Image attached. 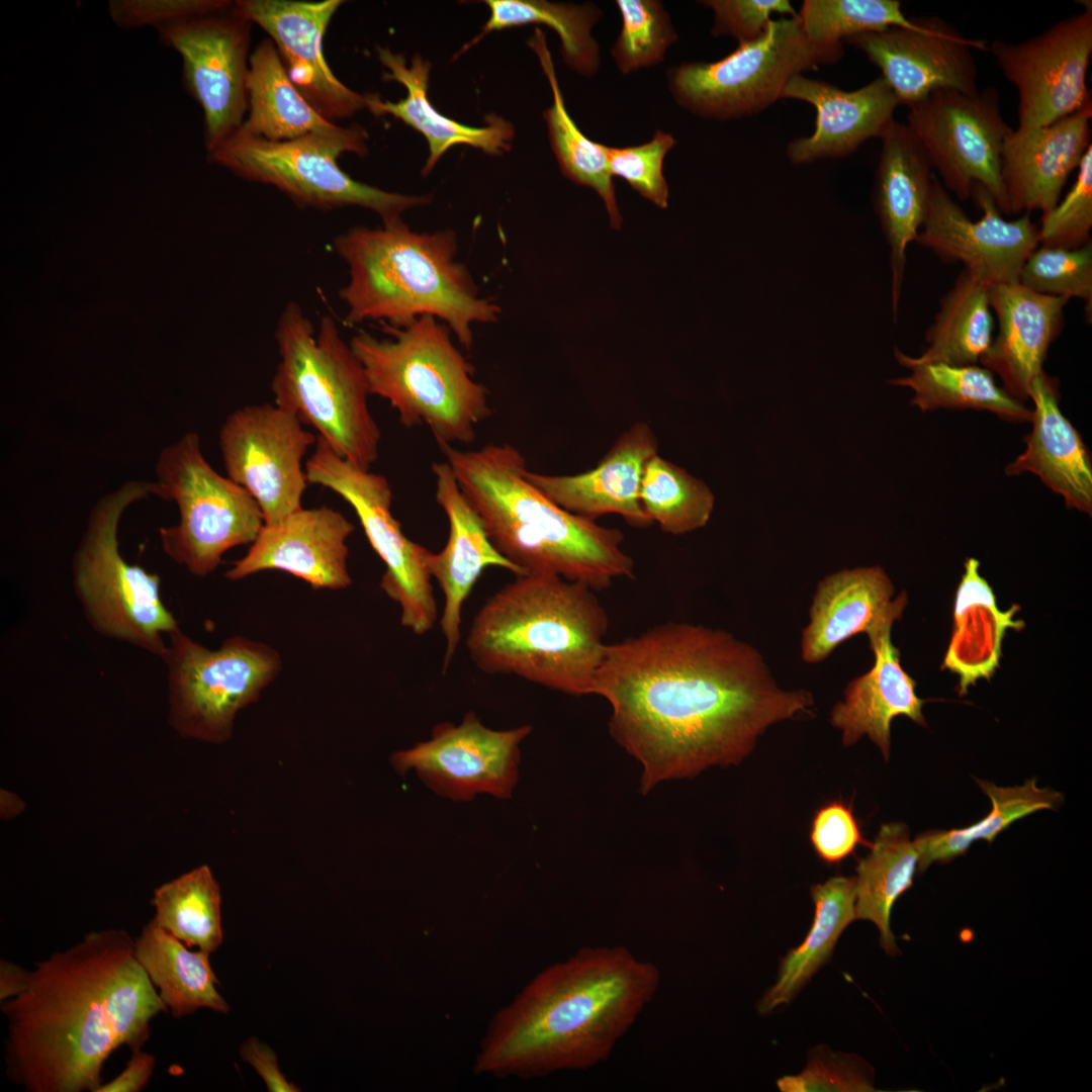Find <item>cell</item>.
Returning <instances> with one entry per match:
<instances>
[{
	"mask_svg": "<svg viewBox=\"0 0 1092 1092\" xmlns=\"http://www.w3.org/2000/svg\"><path fill=\"white\" fill-rule=\"evenodd\" d=\"M593 695L609 703L612 738L641 765L642 794L740 763L768 727L813 706L810 692L779 687L750 644L687 622L608 643Z\"/></svg>",
	"mask_w": 1092,
	"mask_h": 1092,
	"instance_id": "cell-1",
	"label": "cell"
},
{
	"mask_svg": "<svg viewBox=\"0 0 1092 1092\" xmlns=\"http://www.w3.org/2000/svg\"><path fill=\"white\" fill-rule=\"evenodd\" d=\"M1 1010L6 1074L27 1092H95L109 1056L142 1050L151 1020L168 1012L123 929L89 932L36 963Z\"/></svg>",
	"mask_w": 1092,
	"mask_h": 1092,
	"instance_id": "cell-2",
	"label": "cell"
},
{
	"mask_svg": "<svg viewBox=\"0 0 1092 1092\" xmlns=\"http://www.w3.org/2000/svg\"><path fill=\"white\" fill-rule=\"evenodd\" d=\"M653 964L625 946L582 947L538 973L492 1017L477 1074L535 1078L596 1066L654 997Z\"/></svg>",
	"mask_w": 1092,
	"mask_h": 1092,
	"instance_id": "cell-3",
	"label": "cell"
},
{
	"mask_svg": "<svg viewBox=\"0 0 1092 1092\" xmlns=\"http://www.w3.org/2000/svg\"><path fill=\"white\" fill-rule=\"evenodd\" d=\"M497 551L523 574H552L596 592L634 574L624 535L559 507L531 483L510 444L440 447Z\"/></svg>",
	"mask_w": 1092,
	"mask_h": 1092,
	"instance_id": "cell-4",
	"label": "cell"
},
{
	"mask_svg": "<svg viewBox=\"0 0 1092 1092\" xmlns=\"http://www.w3.org/2000/svg\"><path fill=\"white\" fill-rule=\"evenodd\" d=\"M596 593L558 575H518L474 616L465 641L469 657L485 673L593 695L609 627Z\"/></svg>",
	"mask_w": 1092,
	"mask_h": 1092,
	"instance_id": "cell-5",
	"label": "cell"
},
{
	"mask_svg": "<svg viewBox=\"0 0 1092 1092\" xmlns=\"http://www.w3.org/2000/svg\"><path fill=\"white\" fill-rule=\"evenodd\" d=\"M457 248L453 231L419 233L401 218L339 235L334 249L349 272L339 291L346 324L374 321L401 328L432 315L469 350L473 326L496 322L500 307L479 294L468 268L456 259Z\"/></svg>",
	"mask_w": 1092,
	"mask_h": 1092,
	"instance_id": "cell-6",
	"label": "cell"
},
{
	"mask_svg": "<svg viewBox=\"0 0 1092 1092\" xmlns=\"http://www.w3.org/2000/svg\"><path fill=\"white\" fill-rule=\"evenodd\" d=\"M382 327L386 339L360 331L349 342L370 395L386 399L404 427H428L440 447L472 443L476 427L491 415L488 393L449 328L432 315Z\"/></svg>",
	"mask_w": 1092,
	"mask_h": 1092,
	"instance_id": "cell-7",
	"label": "cell"
},
{
	"mask_svg": "<svg viewBox=\"0 0 1092 1092\" xmlns=\"http://www.w3.org/2000/svg\"><path fill=\"white\" fill-rule=\"evenodd\" d=\"M275 339L274 403L312 426L340 456L370 470L381 432L368 407L363 367L335 321L326 315L315 330L300 305L288 302Z\"/></svg>",
	"mask_w": 1092,
	"mask_h": 1092,
	"instance_id": "cell-8",
	"label": "cell"
},
{
	"mask_svg": "<svg viewBox=\"0 0 1092 1092\" xmlns=\"http://www.w3.org/2000/svg\"><path fill=\"white\" fill-rule=\"evenodd\" d=\"M151 494L164 497L158 481L131 480L97 502L73 559V585L97 633L162 657L164 635L178 623L162 601L159 575L127 563L118 546L123 512Z\"/></svg>",
	"mask_w": 1092,
	"mask_h": 1092,
	"instance_id": "cell-9",
	"label": "cell"
},
{
	"mask_svg": "<svg viewBox=\"0 0 1092 1092\" xmlns=\"http://www.w3.org/2000/svg\"><path fill=\"white\" fill-rule=\"evenodd\" d=\"M843 47L818 46L798 15L772 18L756 39L713 62H682L666 72L675 103L704 119L727 121L758 114L782 99L795 76L834 64Z\"/></svg>",
	"mask_w": 1092,
	"mask_h": 1092,
	"instance_id": "cell-10",
	"label": "cell"
},
{
	"mask_svg": "<svg viewBox=\"0 0 1092 1092\" xmlns=\"http://www.w3.org/2000/svg\"><path fill=\"white\" fill-rule=\"evenodd\" d=\"M156 473L165 500H174L179 522L159 529L163 551L192 575L203 577L230 549L252 544L264 526L262 511L241 485L217 473L190 432L160 454Z\"/></svg>",
	"mask_w": 1092,
	"mask_h": 1092,
	"instance_id": "cell-11",
	"label": "cell"
},
{
	"mask_svg": "<svg viewBox=\"0 0 1092 1092\" xmlns=\"http://www.w3.org/2000/svg\"><path fill=\"white\" fill-rule=\"evenodd\" d=\"M344 153L364 157L367 142L314 134L272 142L236 131L208 157L246 180L276 187L300 206L327 210L359 206L377 213L382 223L431 202L429 196L385 191L353 179L337 162Z\"/></svg>",
	"mask_w": 1092,
	"mask_h": 1092,
	"instance_id": "cell-12",
	"label": "cell"
},
{
	"mask_svg": "<svg viewBox=\"0 0 1092 1092\" xmlns=\"http://www.w3.org/2000/svg\"><path fill=\"white\" fill-rule=\"evenodd\" d=\"M161 657L167 668L169 719L184 737L211 743L231 738L237 713L254 703L281 670L279 653L242 636L215 650L180 628L168 634Z\"/></svg>",
	"mask_w": 1092,
	"mask_h": 1092,
	"instance_id": "cell-13",
	"label": "cell"
},
{
	"mask_svg": "<svg viewBox=\"0 0 1092 1092\" xmlns=\"http://www.w3.org/2000/svg\"><path fill=\"white\" fill-rule=\"evenodd\" d=\"M304 469L308 483L330 488L355 511L385 565L379 586L399 606L400 624L419 636L431 631L438 618L428 565L431 551L408 539L393 517L387 478L343 458L321 436Z\"/></svg>",
	"mask_w": 1092,
	"mask_h": 1092,
	"instance_id": "cell-14",
	"label": "cell"
},
{
	"mask_svg": "<svg viewBox=\"0 0 1092 1092\" xmlns=\"http://www.w3.org/2000/svg\"><path fill=\"white\" fill-rule=\"evenodd\" d=\"M907 125L948 192L964 201L980 185L1010 215L1001 156L1012 128L1003 118L995 87L973 94L936 90L909 108Z\"/></svg>",
	"mask_w": 1092,
	"mask_h": 1092,
	"instance_id": "cell-15",
	"label": "cell"
},
{
	"mask_svg": "<svg viewBox=\"0 0 1092 1092\" xmlns=\"http://www.w3.org/2000/svg\"><path fill=\"white\" fill-rule=\"evenodd\" d=\"M252 22L233 5L158 28L182 59V81L203 112L208 153L243 124L248 109Z\"/></svg>",
	"mask_w": 1092,
	"mask_h": 1092,
	"instance_id": "cell-16",
	"label": "cell"
},
{
	"mask_svg": "<svg viewBox=\"0 0 1092 1092\" xmlns=\"http://www.w3.org/2000/svg\"><path fill=\"white\" fill-rule=\"evenodd\" d=\"M315 442L295 415L275 403L246 405L225 419L219 448L228 477L255 498L264 525L302 508L308 483L302 458Z\"/></svg>",
	"mask_w": 1092,
	"mask_h": 1092,
	"instance_id": "cell-17",
	"label": "cell"
},
{
	"mask_svg": "<svg viewBox=\"0 0 1092 1092\" xmlns=\"http://www.w3.org/2000/svg\"><path fill=\"white\" fill-rule=\"evenodd\" d=\"M532 727L495 730L467 712L459 724L442 722L431 737L390 756L400 776L413 770L437 795L469 802L486 794L509 799L519 781L522 742Z\"/></svg>",
	"mask_w": 1092,
	"mask_h": 1092,
	"instance_id": "cell-18",
	"label": "cell"
},
{
	"mask_svg": "<svg viewBox=\"0 0 1092 1092\" xmlns=\"http://www.w3.org/2000/svg\"><path fill=\"white\" fill-rule=\"evenodd\" d=\"M1027 40L995 39L990 51L1019 96L1018 128L1051 124L1091 102L1092 3Z\"/></svg>",
	"mask_w": 1092,
	"mask_h": 1092,
	"instance_id": "cell-19",
	"label": "cell"
},
{
	"mask_svg": "<svg viewBox=\"0 0 1092 1092\" xmlns=\"http://www.w3.org/2000/svg\"><path fill=\"white\" fill-rule=\"evenodd\" d=\"M972 196L982 210L978 220L966 214L934 176L915 242L944 263L961 262L990 286L1018 283L1026 258L1039 246L1038 225L1030 213L1006 220L991 194L980 185L974 186Z\"/></svg>",
	"mask_w": 1092,
	"mask_h": 1092,
	"instance_id": "cell-20",
	"label": "cell"
},
{
	"mask_svg": "<svg viewBox=\"0 0 1092 1092\" xmlns=\"http://www.w3.org/2000/svg\"><path fill=\"white\" fill-rule=\"evenodd\" d=\"M921 21L919 29L891 27L845 42L881 70L899 104L908 108L936 90L978 92L972 50H987L986 42L962 35L936 17Z\"/></svg>",
	"mask_w": 1092,
	"mask_h": 1092,
	"instance_id": "cell-21",
	"label": "cell"
},
{
	"mask_svg": "<svg viewBox=\"0 0 1092 1092\" xmlns=\"http://www.w3.org/2000/svg\"><path fill=\"white\" fill-rule=\"evenodd\" d=\"M343 1L238 0L236 9L265 30L290 81L328 120L367 108L366 95L343 84L326 62L323 39Z\"/></svg>",
	"mask_w": 1092,
	"mask_h": 1092,
	"instance_id": "cell-22",
	"label": "cell"
},
{
	"mask_svg": "<svg viewBox=\"0 0 1092 1092\" xmlns=\"http://www.w3.org/2000/svg\"><path fill=\"white\" fill-rule=\"evenodd\" d=\"M354 525L340 512L322 506L299 509L280 522L264 525L247 554L225 572L239 580L263 570H282L313 589H343L352 583L347 540Z\"/></svg>",
	"mask_w": 1092,
	"mask_h": 1092,
	"instance_id": "cell-23",
	"label": "cell"
},
{
	"mask_svg": "<svg viewBox=\"0 0 1092 1092\" xmlns=\"http://www.w3.org/2000/svg\"><path fill=\"white\" fill-rule=\"evenodd\" d=\"M431 468L435 498L449 523L446 545L438 553L431 552L428 561L431 576L444 596L439 623L445 639L442 671L446 673L460 642L464 603L482 571L495 566L516 576L522 572L493 546L448 462H434Z\"/></svg>",
	"mask_w": 1092,
	"mask_h": 1092,
	"instance_id": "cell-24",
	"label": "cell"
},
{
	"mask_svg": "<svg viewBox=\"0 0 1092 1092\" xmlns=\"http://www.w3.org/2000/svg\"><path fill=\"white\" fill-rule=\"evenodd\" d=\"M782 99L809 103L816 112L813 132L787 146V158L794 165L853 154L868 140L882 136L895 120L894 113L900 105L882 76L846 91L800 74L788 82Z\"/></svg>",
	"mask_w": 1092,
	"mask_h": 1092,
	"instance_id": "cell-25",
	"label": "cell"
},
{
	"mask_svg": "<svg viewBox=\"0 0 1092 1092\" xmlns=\"http://www.w3.org/2000/svg\"><path fill=\"white\" fill-rule=\"evenodd\" d=\"M1092 102L1051 124L1012 129L1001 156L1009 213L1052 210L1091 146Z\"/></svg>",
	"mask_w": 1092,
	"mask_h": 1092,
	"instance_id": "cell-26",
	"label": "cell"
},
{
	"mask_svg": "<svg viewBox=\"0 0 1092 1092\" xmlns=\"http://www.w3.org/2000/svg\"><path fill=\"white\" fill-rule=\"evenodd\" d=\"M657 439L644 422L621 434L608 453L590 470L573 475H546L526 470L527 479L564 510L596 520L616 514L630 526L646 528L653 523L640 503L645 467L657 454Z\"/></svg>",
	"mask_w": 1092,
	"mask_h": 1092,
	"instance_id": "cell-27",
	"label": "cell"
},
{
	"mask_svg": "<svg viewBox=\"0 0 1092 1092\" xmlns=\"http://www.w3.org/2000/svg\"><path fill=\"white\" fill-rule=\"evenodd\" d=\"M894 585L880 566L842 569L817 584L802 631L801 657L807 663L826 659L851 637L869 639L892 630L907 605L906 593L893 599Z\"/></svg>",
	"mask_w": 1092,
	"mask_h": 1092,
	"instance_id": "cell-28",
	"label": "cell"
},
{
	"mask_svg": "<svg viewBox=\"0 0 1092 1092\" xmlns=\"http://www.w3.org/2000/svg\"><path fill=\"white\" fill-rule=\"evenodd\" d=\"M989 297L999 331L980 363L1000 377L1011 396L1024 402L1043 371L1051 345L1063 331L1070 299L1034 292L1019 282L991 285Z\"/></svg>",
	"mask_w": 1092,
	"mask_h": 1092,
	"instance_id": "cell-29",
	"label": "cell"
},
{
	"mask_svg": "<svg viewBox=\"0 0 1092 1092\" xmlns=\"http://www.w3.org/2000/svg\"><path fill=\"white\" fill-rule=\"evenodd\" d=\"M881 156L873 202L890 247L894 320L902 290L906 250L923 223L933 178L932 166L907 124L894 120L880 138Z\"/></svg>",
	"mask_w": 1092,
	"mask_h": 1092,
	"instance_id": "cell-30",
	"label": "cell"
},
{
	"mask_svg": "<svg viewBox=\"0 0 1092 1092\" xmlns=\"http://www.w3.org/2000/svg\"><path fill=\"white\" fill-rule=\"evenodd\" d=\"M1029 398L1034 407L1032 429L1024 438L1026 448L1006 466L1005 473L1030 472L1060 494L1068 508L1091 515V457L1080 433L1060 408L1058 379L1042 371L1032 383Z\"/></svg>",
	"mask_w": 1092,
	"mask_h": 1092,
	"instance_id": "cell-31",
	"label": "cell"
},
{
	"mask_svg": "<svg viewBox=\"0 0 1092 1092\" xmlns=\"http://www.w3.org/2000/svg\"><path fill=\"white\" fill-rule=\"evenodd\" d=\"M377 56L386 69L382 78L395 81L406 89V97L392 102L376 94H367V108L375 116L392 115L420 131L429 147V156L422 175H428L439 159L451 147L467 145L489 155H499L511 150L515 136L514 126L505 118L491 115L483 126H470L442 115L428 97L431 63L416 55L407 66L401 54L388 48H377Z\"/></svg>",
	"mask_w": 1092,
	"mask_h": 1092,
	"instance_id": "cell-32",
	"label": "cell"
},
{
	"mask_svg": "<svg viewBox=\"0 0 1092 1092\" xmlns=\"http://www.w3.org/2000/svg\"><path fill=\"white\" fill-rule=\"evenodd\" d=\"M875 661L872 668L850 680L844 698L836 703L830 715L831 724L841 732L844 746L856 743L867 735L889 759L891 723L897 716H906L926 727L922 713L925 700L915 691L916 681L900 663V652L891 640V630L869 639Z\"/></svg>",
	"mask_w": 1092,
	"mask_h": 1092,
	"instance_id": "cell-33",
	"label": "cell"
},
{
	"mask_svg": "<svg viewBox=\"0 0 1092 1092\" xmlns=\"http://www.w3.org/2000/svg\"><path fill=\"white\" fill-rule=\"evenodd\" d=\"M248 75L249 115L237 130L267 141H291L320 135L342 141L367 142L359 124L339 126L326 119L289 79L278 51L270 38L263 39L250 56Z\"/></svg>",
	"mask_w": 1092,
	"mask_h": 1092,
	"instance_id": "cell-34",
	"label": "cell"
},
{
	"mask_svg": "<svg viewBox=\"0 0 1092 1092\" xmlns=\"http://www.w3.org/2000/svg\"><path fill=\"white\" fill-rule=\"evenodd\" d=\"M980 562L968 558L953 604V629L942 663L959 676V694L968 693L979 679L989 680L999 666L1001 647L1009 628L1020 631L1014 619L1019 606L1001 611L989 582L979 572Z\"/></svg>",
	"mask_w": 1092,
	"mask_h": 1092,
	"instance_id": "cell-35",
	"label": "cell"
},
{
	"mask_svg": "<svg viewBox=\"0 0 1092 1092\" xmlns=\"http://www.w3.org/2000/svg\"><path fill=\"white\" fill-rule=\"evenodd\" d=\"M135 954L174 1018L202 1008L223 1014L231 1010L217 992L219 981L210 966V953L189 950L151 920L135 938Z\"/></svg>",
	"mask_w": 1092,
	"mask_h": 1092,
	"instance_id": "cell-36",
	"label": "cell"
},
{
	"mask_svg": "<svg viewBox=\"0 0 1092 1092\" xmlns=\"http://www.w3.org/2000/svg\"><path fill=\"white\" fill-rule=\"evenodd\" d=\"M813 924L800 945L781 961L775 984L757 1009L762 1015L787 1004L831 958L843 930L855 920V877L835 876L810 888Z\"/></svg>",
	"mask_w": 1092,
	"mask_h": 1092,
	"instance_id": "cell-37",
	"label": "cell"
},
{
	"mask_svg": "<svg viewBox=\"0 0 1092 1092\" xmlns=\"http://www.w3.org/2000/svg\"><path fill=\"white\" fill-rule=\"evenodd\" d=\"M989 288L964 268L939 300V309L925 334L926 350L910 357L895 348L897 361L977 365L993 340Z\"/></svg>",
	"mask_w": 1092,
	"mask_h": 1092,
	"instance_id": "cell-38",
	"label": "cell"
},
{
	"mask_svg": "<svg viewBox=\"0 0 1092 1092\" xmlns=\"http://www.w3.org/2000/svg\"><path fill=\"white\" fill-rule=\"evenodd\" d=\"M870 849L855 868V919L874 923L882 948L897 956L900 949L891 929V912L913 885L919 852L908 826L901 822L883 824Z\"/></svg>",
	"mask_w": 1092,
	"mask_h": 1092,
	"instance_id": "cell-39",
	"label": "cell"
},
{
	"mask_svg": "<svg viewBox=\"0 0 1092 1092\" xmlns=\"http://www.w3.org/2000/svg\"><path fill=\"white\" fill-rule=\"evenodd\" d=\"M528 46L536 54L552 91V104L543 112L549 143L562 174L572 182L593 188L603 199L612 228L619 230L615 184L605 145L586 138L568 114L545 33L535 28Z\"/></svg>",
	"mask_w": 1092,
	"mask_h": 1092,
	"instance_id": "cell-40",
	"label": "cell"
},
{
	"mask_svg": "<svg viewBox=\"0 0 1092 1092\" xmlns=\"http://www.w3.org/2000/svg\"><path fill=\"white\" fill-rule=\"evenodd\" d=\"M898 362L912 372L889 382L911 388L914 396L910 403L921 412L973 408L993 413L1004 421L1030 422L1032 411L1000 387L985 367Z\"/></svg>",
	"mask_w": 1092,
	"mask_h": 1092,
	"instance_id": "cell-41",
	"label": "cell"
},
{
	"mask_svg": "<svg viewBox=\"0 0 1092 1092\" xmlns=\"http://www.w3.org/2000/svg\"><path fill=\"white\" fill-rule=\"evenodd\" d=\"M976 782L990 799L991 810L972 825L928 830L917 835L913 840L919 852V872L926 871L933 862L946 863L965 854L976 840L992 843L1013 822L1037 811L1057 810L1065 799L1061 792L1039 788L1035 779L1015 787H998L978 779Z\"/></svg>",
	"mask_w": 1092,
	"mask_h": 1092,
	"instance_id": "cell-42",
	"label": "cell"
},
{
	"mask_svg": "<svg viewBox=\"0 0 1092 1092\" xmlns=\"http://www.w3.org/2000/svg\"><path fill=\"white\" fill-rule=\"evenodd\" d=\"M489 17L469 47L495 30L525 24H544L559 36L564 63L582 77L595 76L601 67V49L592 30L603 17L595 3L550 2L546 0H486Z\"/></svg>",
	"mask_w": 1092,
	"mask_h": 1092,
	"instance_id": "cell-43",
	"label": "cell"
},
{
	"mask_svg": "<svg viewBox=\"0 0 1092 1092\" xmlns=\"http://www.w3.org/2000/svg\"><path fill=\"white\" fill-rule=\"evenodd\" d=\"M220 890L210 869L201 866L154 891L152 919L187 947L211 953L223 940Z\"/></svg>",
	"mask_w": 1092,
	"mask_h": 1092,
	"instance_id": "cell-44",
	"label": "cell"
},
{
	"mask_svg": "<svg viewBox=\"0 0 1092 1092\" xmlns=\"http://www.w3.org/2000/svg\"><path fill=\"white\" fill-rule=\"evenodd\" d=\"M640 503L662 532L682 535L708 523L715 497L704 481L655 454L642 476Z\"/></svg>",
	"mask_w": 1092,
	"mask_h": 1092,
	"instance_id": "cell-45",
	"label": "cell"
},
{
	"mask_svg": "<svg viewBox=\"0 0 1092 1092\" xmlns=\"http://www.w3.org/2000/svg\"><path fill=\"white\" fill-rule=\"evenodd\" d=\"M898 0H805L798 18L808 39L842 47L849 37L891 27L919 29L921 19L905 16Z\"/></svg>",
	"mask_w": 1092,
	"mask_h": 1092,
	"instance_id": "cell-46",
	"label": "cell"
},
{
	"mask_svg": "<svg viewBox=\"0 0 1092 1092\" xmlns=\"http://www.w3.org/2000/svg\"><path fill=\"white\" fill-rule=\"evenodd\" d=\"M621 30L611 48L622 75L657 66L678 35L670 14L659 0H616Z\"/></svg>",
	"mask_w": 1092,
	"mask_h": 1092,
	"instance_id": "cell-47",
	"label": "cell"
},
{
	"mask_svg": "<svg viewBox=\"0 0 1092 1092\" xmlns=\"http://www.w3.org/2000/svg\"><path fill=\"white\" fill-rule=\"evenodd\" d=\"M1018 282L1046 295L1080 298L1092 315V244L1076 249L1037 246L1026 258Z\"/></svg>",
	"mask_w": 1092,
	"mask_h": 1092,
	"instance_id": "cell-48",
	"label": "cell"
},
{
	"mask_svg": "<svg viewBox=\"0 0 1092 1092\" xmlns=\"http://www.w3.org/2000/svg\"><path fill=\"white\" fill-rule=\"evenodd\" d=\"M777 1086L782 1092L875 1091L874 1070L859 1056L818 1045L810 1051L802 1072L778 1079Z\"/></svg>",
	"mask_w": 1092,
	"mask_h": 1092,
	"instance_id": "cell-49",
	"label": "cell"
},
{
	"mask_svg": "<svg viewBox=\"0 0 1092 1092\" xmlns=\"http://www.w3.org/2000/svg\"><path fill=\"white\" fill-rule=\"evenodd\" d=\"M1092 145L1086 151L1076 180L1062 201L1042 214L1038 243L1045 247L1076 249L1091 242Z\"/></svg>",
	"mask_w": 1092,
	"mask_h": 1092,
	"instance_id": "cell-50",
	"label": "cell"
},
{
	"mask_svg": "<svg viewBox=\"0 0 1092 1092\" xmlns=\"http://www.w3.org/2000/svg\"><path fill=\"white\" fill-rule=\"evenodd\" d=\"M676 144L669 132L657 129L652 139L630 147L605 145L612 176L624 179L635 191L659 208L668 204V186L663 175V161Z\"/></svg>",
	"mask_w": 1092,
	"mask_h": 1092,
	"instance_id": "cell-51",
	"label": "cell"
},
{
	"mask_svg": "<svg viewBox=\"0 0 1092 1092\" xmlns=\"http://www.w3.org/2000/svg\"><path fill=\"white\" fill-rule=\"evenodd\" d=\"M700 3L713 12L711 34L734 38L738 44L758 38L774 14L798 15L789 0H704Z\"/></svg>",
	"mask_w": 1092,
	"mask_h": 1092,
	"instance_id": "cell-52",
	"label": "cell"
},
{
	"mask_svg": "<svg viewBox=\"0 0 1092 1092\" xmlns=\"http://www.w3.org/2000/svg\"><path fill=\"white\" fill-rule=\"evenodd\" d=\"M232 5L228 0H111L108 14L120 28L158 29L187 18L220 12Z\"/></svg>",
	"mask_w": 1092,
	"mask_h": 1092,
	"instance_id": "cell-53",
	"label": "cell"
},
{
	"mask_svg": "<svg viewBox=\"0 0 1092 1092\" xmlns=\"http://www.w3.org/2000/svg\"><path fill=\"white\" fill-rule=\"evenodd\" d=\"M810 840L818 857L827 863H837L852 854L858 845L869 848L850 804L833 801L815 813Z\"/></svg>",
	"mask_w": 1092,
	"mask_h": 1092,
	"instance_id": "cell-54",
	"label": "cell"
},
{
	"mask_svg": "<svg viewBox=\"0 0 1092 1092\" xmlns=\"http://www.w3.org/2000/svg\"><path fill=\"white\" fill-rule=\"evenodd\" d=\"M242 1060L250 1064L265 1082L270 1092H298L299 1087L289 1082L281 1073L277 1055L257 1037L247 1038L240 1048Z\"/></svg>",
	"mask_w": 1092,
	"mask_h": 1092,
	"instance_id": "cell-55",
	"label": "cell"
},
{
	"mask_svg": "<svg viewBox=\"0 0 1092 1092\" xmlns=\"http://www.w3.org/2000/svg\"><path fill=\"white\" fill-rule=\"evenodd\" d=\"M154 1068V1056L142 1050L131 1052L124 1070L111 1081L101 1084L95 1092H139L148 1085Z\"/></svg>",
	"mask_w": 1092,
	"mask_h": 1092,
	"instance_id": "cell-56",
	"label": "cell"
},
{
	"mask_svg": "<svg viewBox=\"0 0 1092 1092\" xmlns=\"http://www.w3.org/2000/svg\"><path fill=\"white\" fill-rule=\"evenodd\" d=\"M29 972L21 967L0 961V1000L5 1001L20 994L26 987Z\"/></svg>",
	"mask_w": 1092,
	"mask_h": 1092,
	"instance_id": "cell-57",
	"label": "cell"
}]
</instances>
